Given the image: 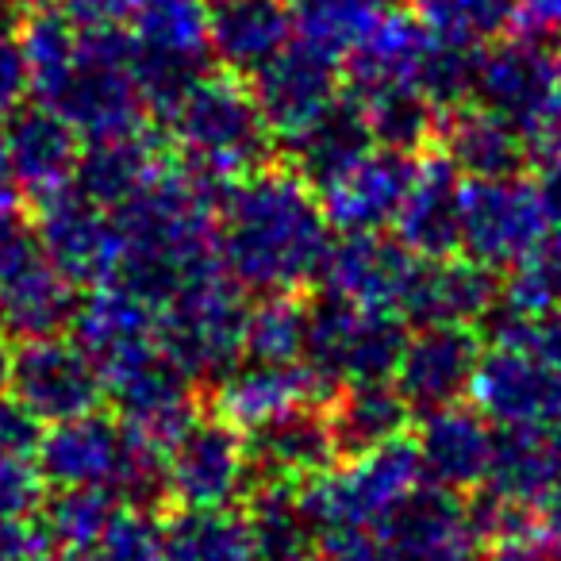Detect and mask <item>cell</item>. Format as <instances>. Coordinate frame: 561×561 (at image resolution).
Instances as JSON below:
<instances>
[{
  "instance_id": "d590c367",
  "label": "cell",
  "mask_w": 561,
  "mask_h": 561,
  "mask_svg": "<svg viewBox=\"0 0 561 561\" xmlns=\"http://www.w3.org/2000/svg\"><path fill=\"white\" fill-rule=\"evenodd\" d=\"M289 12L297 43L343 62L374 35L385 4L381 0H289Z\"/></svg>"
},
{
  "instance_id": "f1b7e54d",
  "label": "cell",
  "mask_w": 561,
  "mask_h": 561,
  "mask_svg": "<svg viewBox=\"0 0 561 561\" xmlns=\"http://www.w3.org/2000/svg\"><path fill=\"white\" fill-rule=\"evenodd\" d=\"M489 500L519 515H538L561 496V427H519L496 438Z\"/></svg>"
},
{
  "instance_id": "6f0895ef",
  "label": "cell",
  "mask_w": 561,
  "mask_h": 561,
  "mask_svg": "<svg viewBox=\"0 0 561 561\" xmlns=\"http://www.w3.org/2000/svg\"><path fill=\"white\" fill-rule=\"evenodd\" d=\"M32 561H78V558H66V553H55V550H43V553H35Z\"/></svg>"
},
{
  "instance_id": "f907efd6",
  "label": "cell",
  "mask_w": 561,
  "mask_h": 561,
  "mask_svg": "<svg viewBox=\"0 0 561 561\" xmlns=\"http://www.w3.org/2000/svg\"><path fill=\"white\" fill-rule=\"evenodd\" d=\"M538 193L546 201V211L553 219V231H561V150L542 158V173H538Z\"/></svg>"
},
{
  "instance_id": "74e56055",
  "label": "cell",
  "mask_w": 561,
  "mask_h": 561,
  "mask_svg": "<svg viewBox=\"0 0 561 561\" xmlns=\"http://www.w3.org/2000/svg\"><path fill=\"white\" fill-rule=\"evenodd\" d=\"M247 515H250L257 553H262L265 561H285V558L308 553V542H312L316 530H312V519H308L305 504H300L297 484L262 481V489L250 500Z\"/></svg>"
},
{
  "instance_id": "d4e9b609",
  "label": "cell",
  "mask_w": 561,
  "mask_h": 561,
  "mask_svg": "<svg viewBox=\"0 0 561 561\" xmlns=\"http://www.w3.org/2000/svg\"><path fill=\"white\" fill-rule=\"evenodd\" d=\"M496 431L477 408L446 404L435 412H423L415 431V454H420L423 481H431L443 492L477 489L489 481L492 458H496Z\"/></svg>"
},
{
  "instance_id": "7dc6e473",
  "label": "cell",
  "mask_w": 561,
  "mask_h": 561,
  "mask_svg": "<svg viewBox=\"0 0 561 561\" xmlns=\"http://www.w3.org/2000/svg\"><path fill=\"white\" fill-rule=\"evenodd\" d=\"M135 0H66V16L89 32H119L131 20Z\"/></svg>"
},
{
  "instance_id": "44dd1931",
  "label": "cell",
  "mask_w": 561,
  "mask_h": 561,
  "mask_svg": "<svg viewBox=\"0 0 561 561\" xmlns=\"http://www.w3.org/2000/svg\"><path fill=\"white\" fill-rule=\"evenodd\" d=\"M412 178V154L374 142L346 165H339L331 178H323L316 193H320V204L328 211V224L339 227L343 234L381 231V227H392Z\"/></svg>"
},
{
  "instance_id": "d6986e66",
  "label": "cell",
  "mask_w": 561,
  "mask_h": 561,
  "mask_svg": "<svg viewBox=\"0 0 561 561\" xmlns=\"http://www.w3.org/2000/svg\"><path fill=\"white\" fill-rule=\"evenodd\" d=\"M73 343L93 358L101 369L104 389L131 369L154 362L162 351V328H158V308L131 293L127 285H101L78 300L73 312Z\"/></svg>"
},
{
  "instance_id": "484cf974",
  "label": "cell",
  "mask_w": 561,
  "mask_h": 561,
  "mask_svg": "<svg viewBox=\"0 0 561 561\" xmlns=\"http://www.w3.org/2000/svg\"><path fill=\"white\" fill-rule=\"evenodd\" d=\"M496 270L473 257H423L404 316L415 328H477L496 312Z\"/></svg>"
},
{
  "instance_id": "816d5d0a",
  "label": "cell",
  "mask_w": 561,
  "mask_h": 561,
  "mask_svg": "<svg viewBox=\"0 0 561 561\" xmlns=\"http://www.w3.org/2000/svg\"><path fill=\"white\" fill-rule=\"evenodd\" d=\"M481 561H550V550L530 538H507V542H492Z\"/></svg>"
},
{
  "instance_id": "5bb4252c",
  "label": "cell",
  "mask_w": 561,
  "mask_h": 561,
  "mask_svg": "<svg viewBox=\"0 0 561 561\" xmlns=\"http://www.w3.org/2000/svg\"><path fill=\"white\" fill-rule=\"evenodd\" d=\"M165 496L181 507H234L250 492V443L224 415H196L165 446Z\"/></svg>"
},
{
  "instance_id": "f6af8a7d",
  "label": "cell",
  "mask_w": 561,
  "mask_h": 561,
  "mask_svg": "<svg viewBox=\"0 0 561 561\" xmlns=\"http://www.w3.org/2000/svg\"><path fill=\"white\" fill-rule=\"evenodd\" d=\"M47 435L39 420L20 404L16 397H0V450L4 454H24V458H35L39 454V443Z\"/></svg>"
},
{
  "instance_id": "4316f807",
  "label": "cell",
  "mask_w": 561,
  "mask_h": 561,
  "mask_svg": "<svg viewBox=\"0 0 561 561\" xmlns=\"http://www.w3.org/2000/svg\"><path fill=\"white\" fill-rule=\"evenodd\" d=\"M108 400L116 404V420L158 450H165L196 420V381L165 354L112 381Z\"/></svg>"
},
{
  "instance_id": "8fae6325",
  "label": "cell",
  "mask_w": 561,
  "mask_h": 561,
  "mask_svg": "<svg viewBox=\"0 0 561 561\" xmlns=\"http://www.w3.org/2000/svg\"><path fill=\"white\" fill-rule=\"evenodd\" d=\"M78 312V289L50 262L35 219H0V331L4 339L62 335Z\"/></svg>"
},
{
  "instance_id": "2e32d148",
  "label": "cell",
  "mask_w": 561,
  "mask_h": 561,
  "mask_svg": "<svg viewBox=\"0 0 561 561\" xmlns=\"http://www.w3.org/2000/svg\"><path fill=\"white\" fill-rule=\"evenodd\" d=\"M469 397L492 427H561V369L519 339H492Z\"/></svg>"
},
{
  "instance_id": "9f6ffc18",
  "label": "cell",
  "mask_w": 561,
  "mask_h": 561,
  "mask_svg": "<svg viewBox=\"0 0 561 561\" xmlns=\"http://www.w3.org/2000/svg\"><path fill=\"white\" fill-rule=\"evenodd\" d=\"M4 9H27V12H39V9H55L58 0H0Z\"/></svg>"
},
{
  "instance_id": "5b68a950",
  "label": "cell",
  "mask_w": 561,
  "mask_h": 561,
  "mask_svg": "<svg viewBox=\"0 0 561 561\" xmlns=\"http://www.w3.org/2000/svg\"><path fill=\"white\" fill-rule=\"evenodd\" d=\"M35 461L55 489H93L142 507L165 496V454L104 412L47 427Z\"/></svg>"
},
{
  "instance_id": "9c48e42d",
  "label": "cell",
  "mask_w": 561,
  "mask_h": 561,
  "mask_svg": "<svg viewBox=\"0 0 561 561\" xmlns=\"http://www.w3.org/2000/svg\"><path fill=\"white\" fill-rule=\"evenodd\" d=\"M481 523L454 492L420 489L374 530L320 535L328 561H481Z\"/></svg>"
},
{
  "instance_id": "83f0119b",
  "label": "cell",
  "mask_w": 561,
  "mask_h": 561,
  "mask_svg": "<svg viewBox=\"0 0 561 561\" xmlns=\"http://www.w3.org/2000/svg\"><path fill=\"white\" fill-rule=\"evenodd\" d=\"M461 178L450 158L438 154L415 158V178L392 219V234L420 257H446L461 247Z\"/></svg>"
},
{
  "instance_id": "7402d4cb",
  "label": "cell",
  "mask_w": 561,
  "mask_h": 561,
  "mask_svg": "<svg viewBox=\"0 0 561 561\" xmlns=\"http://www.w3.org/2000/svg\"><path fill=\"white\" fill-rule=\"evenodd\" d=\"M331 397H335V389L312 366H300V362H247L219 381L216 408L242 435H254V431L285 420V415L331 404Z\"/></svg>"
},
{
  "instance_id": "ab89813d",
  "label": "cell",
  "mask_w": 561,
  "mask_h": 561,
  "mask_svg": "<svg viewBox=\"0 0 561 561\" xmlns=\"http://www.w3.org/2000/svg\"><path fill=\"white\" fill-rule=\"evenodd\" d=\"M408 4L423 27L469 50L496 43L515 20V0H408Z\"/></svg>"
},
{
  "instance_id": "7a4b0ae2",
  "label": "cell",
  "mask_w": 561,
  "mask_h": 561,
  "mask_svg": "<svg viewBox=\"0 0 561 561\" xmlns=\"http://www.w3.org/2000/svg\"><path fill=\"white\" fill-rule=\"evenodd\" d=\"M331 224L316 185L297 170L262 165L219 201V257L250 293H297L320 277Z\"/></svg>"
},
{
  "instance_id": "bcb514c9",
  "label": "cell",
  "mask_w": 561,
  "mask_h": 561,
  "mask_svg": "<svg viewBox=\"0 0 561 561\" xmlns=\"http://www.w3.org/2000/svg\"><path fill=\"white\" fill-rule=\"evenodd\" d=\"M496 335L519 339L530 351H538L542 358H550L561 369V308L558 312H546L538 320H515V316H500Z\"/></svg>"
},
{
  "instance_id": "ba28073f",
  "label": "cell",
  "mask_w": 561,
  "mask_h": 561,
  "mask_svg": "<svg viewBox=\"0 0 561 561\" xmlns=\"http://www.w3.org/2000/svg\"><path fill=\"white\" fill-rule=\"evenodd\" d=\"M473 101L515 127L530 154L561 150V58L542 35L496 39L477 55Z\"/></svg>"
},
{
  "instance_id": "4dcf8cb0",
  "label": "cell",
  "mask_w": 561,
  "mask_h": 561,
  "mask_svg": "<svg viewBox=\"0 0 561 561\" xmlns=\"http://www.w3.org/2000/svg\"><path fill=\"white\" fill-rule=\"evenodd\" d=\"M247 443L250 458H254V473H262V481L297 484V489L328 473L339 458L335 427H331V415L323 408L285 415V420L247 435Z\"/></svg>"
},
{
  "instance_id": "1f68e13d",
  "label": "cell",
  "mask_w": 561,
  "mask_h": 561,
  "mask_svg": "<svg viewBox=\"0 0 561 561\" xmlns=\"http://www.w3.org/2000/svg\"><path fill=\"white\" fill-rule=\"evenodd\" d=\"M443 154L466 181H492V178H519L527 162V142L507 119L466 101L450 108L438 127Z\"/></svg>"
},
{
  "instance_id": "8992f818",
  "label": "cell",
  "mask_w": 561,
  "mask_h": 561,
  "mask_svg": "<svg viewBox=\"0 0 561 561\" xmlns=\"http://www.w3.org/2000/svg\"><path fill=\"white\" fill-rule=\"evenodd\" d=\"M423 489V466L415 443L374 446V450L346 454L343 466H331L300 489L316 535L335 530H374L400 512Z\"/></svg>"
},
{
  "instance_id": "681fc988",
  "label": "cell",
  "mask_w": 561,
  "mask_h": 561,
  "mask_svg": "<svg viewBox=\"0 0 561 561\" xmlns=\"http://www.w3.org/2000/svg\"><path fill=\"white\" fill-rule=\"evenodd\" d=\"M515 20L530 35H561V0H515Z\"/></svg>"
},
{
  "instance_id": "3957f363",
  "label": "cell",
  "mask_w": 561,
  "mask_h": 561,
  "mask_svg": "<svg viewBox=\"0 0 561 561\" xmlns=\"http://www.w3.org/2000/svg\"><path fill=\"white\" fill-rule=\"evenodd\" d=\"M116 280L162 308L196 277L224 270L219 257V185L185 165H165L142 193L116 211Z\"/></svg>"
},
{
  "instance_id": "6da1fadb",
  "label": "cell",
  "mask_w": 561,
  "mask_h": 561,
  "mask_svg": "<svg viewBox=\"0 0 561 561\" xmlns=\"http://www.w3.org/2000/svg\"><path fill=\"white\" fill-rule=\"evenodd\" d=\"M27 93L58 112L85 142L142 131L147 96L135 78L127 32H89L66 12L39 9L24 27Z\"/></svg>"
},
{
  "instance_id": "60d3db41",
  "label": "cell",
  "mask_w": 561,
  "mask_h": 561,
  "mask_svg": "<svg viewBox=\"0 0 561 561\" xmlns=\"http://www.w3.org/2000/svg\"><path fill=\"white\" fill-rule=\"evenodd\" d=\"M504 316L515 320H538L561 308V231L530 257H523L515 270H507L504 289H500Z\"/></svg>"
},
{
  "instance_id": "ee69618b",
  "label": "cell",
  "mask_w": 561,
  "mask_h": 561,
  "mask_svg": "<svg viewBox=\"0 0 561 561\" xmlns=\"http://www.w3.org/2000/svg\"><path fill=\"white\" fill-rule=\"evenodd\" d=\"M27 96V58L20 24L0 4V124L24 104Z\"/></svg>"
},
{
  "instance_id": "e575fe53",
  "label": "cell",
  "mask_w": 561,
  "mask_h": 561,
  "mask_svg": "<svg viewBox=\"0 0 561 561\" xmlns=\"http://www.w3.org/2000/svg\"><path fill=\"white\" fill-rule=\"evenodd\" d=\"M250 515L239 507H181L165 523V561H257Z\"/></svg>"
},
{
  "instance_id": "7c38bea8",
  "label": "cell",
  "mask_w": 561,
  "mask_h": 561,
  "mask_svg": "<svg viewBox=\"0 0 561 561\" xmlns=\"http://www.w3.org/2000/svg\"><path fill=\"white\" fill-rule=\"evenodd\" d=\"M538 181L492 178L461 185V250L489 270H515L553 239Z\"/></svg>"
},
{
  "instance_id": "ffe728a7",
  "label": "cell",
  "mask_w": 561,
  "mask_h": 561,
  "mask_svg": "<svg viewBox=\"0 0 561 561\" xmlns=\"http://www.w3.org/2000/svg\"><path fill=\"white\" fill-rule=\"evenodd\" d=\"M35 227L47 247L50 262L62 270V277L73 289H101L112 285L119 273V231L112 208L96 204L81 188H62V193L39 201Z\"/></svg>"
},
{
  "instance_id": "603a6c76",
  "label": "cell",
  "mask_w": 561,
  "mask_h": 561,
  "mask_svg": "<svg viewBox=\"0 0 561 561\" xmlns=\"http://www.w3.org/2000/svg\"><path fill=\"white\" fill-rule=\"evenodd\" d=\"M481 354L484 346L473 328H415L404 343L392 385L412 404V412L458 404L473 389Z\"/></svg>"
},
{
  "instance_id": "30bf717a",
  "label": "cell",
  "mask_w": 561,
  "mask_h": 561,
  "mask_svg": "<svg viewBox=\"0 0 561 561\" xmlns=\"http://www.w3.org/2000/svg\"><path fill=\"white\" fill-rule=\"evenodd\" d=\"M124 32L131 43V62L142 96L158 116H165L170 104L208 73V0H135Z\"/></svg>"
},
{
  "instance_id": "8d00e7d4",
  "label": "cell",
  "mask_w": 561,
  "mask_h": 561,
  "mask_svg": "<svg viewBox=\"0 0 561 561\" xmlns=\"http://www.w3.org/2000/svg\"><path fill=\"white\" fill-rule=\"evenodd\" d=\"M119 500L104 496L93 489H58L47 496L39 512V535L47 550L66 553V558H89L101 535L108 530Z\"/></svg>"
},
{
  "instance_id": "f35d334b",
  "label": "cell",
  "mask_w": 561,
  "mask_h": 561,
  "mask_svg": "<svg viewBox=\"0 0 561 561\" xmlns=\"http://www.w3.org/2000/svg\"><path fill=\"white\" fill-rule=\"evenodd\" d=\"M312 328V308L297 293H270L250 308L247 358L250 362H300Z\"/></svg>"
},
{
  "instance_id": "ac0fdd59",
  "label": "cell",
  "mask_w": 561,
  "mask_h": 561,
  "mask_svg": "<svg viewBox=\"0 0 561 561\" xmlns=\"http://www.w3.org/2000/svg\"><path fill=\"white\" fill-rule=\"evenodd\" d=\"M12 397L43 423L58 427L101 408L108 397L101 369L73 339H32L12 351Z\"/></svg>"
},
{
  "instance_id": "11a10c76",
  "label": "cell",
  "mask_w": 561,
  "mask_h": 561,
  "mask_svg": "<svg viewBox=\"0 0 561 561\" xmlns=\"http://www.w3.org/2000/svg\"><path fill=\"white\" fill-rule=\"evenodd\" d=\"M12 392V351L0 335V397H9Z\"/></svg>"
},
{
  "instance_id": "cb8c5ba5",
  "label": "cell",
  "mask_w": 561,
  "mask_h": 561,
  "mask_svg": "<svg viewBox=\"0 0 561 561\" xmlns=\"http://www.w3.org/2000/svg\"><path fill=\"white\" fill-rule=\"evenodd\" d=\"M0 147L20 196H35V204L73 185L81 150H85L81 135L43 104H20L0 127Z\"/></svg>"
},
{
  "instance_id": "c3c4849f",
  "label": "cell",
  "mask_w": 561,
  "mask_h": 561,
  "mask_svg": "<svg viewBox=\"0 0 561 561\" xmlns=\"http://www.w3.org/2000/svg\"><path fill=\"white\" fill-rule=\"evenodd\" d=\"M47 550L39 530L27 523H0V561H32L35 553Z\"/></svg>"
},
{
  "instance_id": "d6a6232c",
  "label": "cell",
  "mask_w": 561,
  "mask_h": 561,
  "mask_svg": "<svg viewBox=\"0 0 561 561\" xmlns=\"http://www.w3.org/2000/svg\"><path fill=\"white\" fill-rule=\"evenodd\" d=\"M162 170H165V154L147 131L112 135V139H96L81 150L73 188H81L96 204L116 211L135 193H142Z\"/></svg>"
},
{
  "instance_id": "9a60e30c",
  "label": "cell",
  "mask_w": 561,
  "mask_h": 561,
  "mask_svg": "<svg viewBox=\"0 0 561 561\" xmlns=\"http://www.w3.org/2000/svg\"><path fill=\"white\" fill-rule=\"evenodd\" d=\"M250 89H254L270 135L289 150H297L316 127L328 124L346 101L335 58L297 39L285 55H277L265 70L250 78Z\"/></svg>"
},
{
  "instance_id": "680465c9",
  "label": "cell",
  "mask_w": 561,
  "mask_h": 561,
  "mask_svg": "<svg viewBox=\"0 0 561 561\" xmlns=\"http://www.w3.org/2000/svg\"><path fill=\"white\" fill-rule=\"evenodd\" d=\"M285 561H320V558H312V553H300V558H285ZM328 561V558H323Z\"/></svg>"
},
{
  "instance_id": "db71d44e",
  "label": "cell",
  "mask_w": 561,
  "mask_h": 561,
  "mask_svg": "<svg viewBox=\"0 0 561 561\" xmlns=\"http://www.w3.org/2000/svg\"><path fill=\"white\" fill-rule=\"evenodd\" d=\"M16 201H20L16 178H12L9 158H4V147H0V219L16 216Z\"/></svg>"
},
{
  "instance_id": "277c9868",
  "label": "cell",
  "mask_w": 561,
  "mask_h": 561,
  "mask_svg": "<svg viewBox=\"0 0 561 561\" xmlns=\"http://www.w3.org/2000/svg\"><path fill=\"white\" fill-rule=\"evenodd\" d=\"M162 119L181 165L211 185H234L262 170L273 142L250 81L227 70L193 81Z\"/></svg>"
},
{
  "instance_id": "b9f144b4",
  "label": "cell",
  "mask_w": 561,
  "mask_h": 561,
  "mask_svg": "<svg viewBox=\"0 0 561 561\" xmlns=\"http://www.w3.org/2000/svg\"><path fill=\"white\" fill-rule=\"evenodd\" d=\"M81 561H165V523L154 507L119 504L101 542Z\"/></svg>"
},
{
  "instance_id": "52a82bcc",
  "label": "cell",
  "mask_w": 561,
  "mask_h": 561,
  "mask_svg": "<svg viewBox=\"0 0 561 561\" xmlns=\"http://www.w3.org/2000/svg\"><path fill=\"white\" fill-rule=\"evenodd\" d=\"M158 328L165 358L181 374H188L196 385H219L247 358L250 305L239 280L227 270H216L165 300L158 308Z\"/></svg>"
},
{
  "instance_id": "7bdbcfd3",
  "label": "cell",
  "mask_w": 561,
  "mask_h": 561,
  "mask_svg": "<svg viewBox=\"0 0 561 561\" xmlns=\"http://www.w3.org/2000/svg\"><path fill=\"white\" fill-rule=\"evenodd\" d=\"M47 504V477L39 461L0 450V523H32Z\"/></svg>"
},
{
  "instance_id": "e0dca14e",
  "label": "cell",
  "mask_w": 561,
  "mask_h": 561,
  "mask_svg": "<svg viewBox=\"0 0 561 561\" xmlns=\"http://www.w3.org/2000/svg\"><path fill=\"white\" fill-rule=\"evenodd\" d=\"M420 262L423 257L412 254L397 234L354 231L331 242L316 280L323 285V300L404 316Z\"/></svg>"
},
{
  "instance_id": "836d02e7",
  "label": "cell",
  "mask_w": 561,
  "mask_h": 561,
  "mask_svg": "<svg viewBox=\"0 0 561 561\" xmlns=\"http://www.w3.org/2000/svg\"><path fill=\"white\" fill-rule=\"evenodd\" d=\"M328 415L339 438V454H362L404 438L412 404L400 397V389L392 381H369L339 389L331 397Z\"/></svg>"
},
{
  "instance_id": "f5cc1de1",
  "label": "cell",
  "mask_w": 561,
  "mask_h": 561,
  "mask_svg": "<svg viewBox=\"0 0 561 561\" xmlns=\"http://www.w3.org/2000/svg\"><path fill=\"white\" fill-rule=\"evenodd\" d=\"M538 542L561 558V496L546 512H538Z\"/></svg>"
},
{
  "instance_id": "4fadbf2b",
  "label": "cell",
  "mask_w": 561,
  "mask_h": 561,
  "mask_svg": "<svg viewBox=\"0 0 561 561\" xmlns=\"http://www.w3.org/2000/svg\"><path fill=\"white\" fill-rule=\"evenodd\" d=\"M408 331L400 316L366 312V308L320 300L312 308V328H308L305 358L331 389H351V385L392 381L404 354Z\"/></svg>"
},
{
  "instance_id": "f546056e",
  "label": "cell",
  "mask_w": 561,
  "mask_h": 561,
  "mask_svg": "<svg viewBox=\"0 0 561 561\" xmlns=\"http://www.w3.org/2000/svg\"><path fill=\"white\" fill-rule=\"evenodd\" d=\"M293 12L285 0H219L211 9V55L227 73L254 78L293 47Z\"/></svg>"
}]
</instances>
